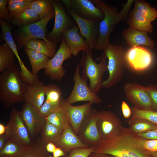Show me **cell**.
I'll return each instance as SVG.
<instances>
[{
    "label": "cell",
    "mask_w": 157,
    "mask_h": 157,
    "mask_svg": "<svg viewBox=\"0 0 157 157\" xmlns=\"http://www.w3.org/2000/svg\"><path fill=\"white\" fill-rule=\"evenodd\" d=\"M138 135L129 128L122 126L113 137L101 140L94 152L115 157H154L138 143Z\"/></svg>",
    "instance_id": "obj_1"
},
{
    "label": "cell",
    "mask_w": 157,
    "mask_h": 157,
    "mask_svg": "<svg viewBox=\"0 0 157 157\" xmlns=\"http://www.w3.org/2000/svg\"><path fill=\"white\" fill-rule=\"evenodd\" d=\"M19 68L15 63L0 75V101L5 108L25 101L27 85L21 79Z\"/></svg>",
    "instance_id": "obj_2"
},
{
    "label": "cell",
    "mask_w": 157,
    "mask_h": 157,
    "mask_svg": "<svg viewBox=\"0 0 157 157\" xmlns=\"http://www.w3.org/2000/svg\"><path fill=\"white\" fill-rule=\"evenodd\" d=\"M90 0L104 13V18L99 23V35L94 49L104 50L110 44L109 37L111 33L119 22L127 17L130 8L134 0H128L119 13L116 7L110 6L103 1Z\"/></svg>",
    "instance_id": "obj_3"
},
{
    "label": "cell",
    "mask_w": 157,
    "mask_h": 157,
    "mask_svg": "<svg viewBox=\"0 0 157 157\" xmlns=\"http://www.w3.org/2000/svg\"><path fill=\"white\" fill-rule=\"evenodd\" d=\"M107 59L109 75L102 82V87L108 89L115 86L123 78L127 64L126 52L121 46L110 43L104 50Z\"/></svg>",
    "instance_id": "obj_4"
},
{
    "label": "cell",
    "mask_w": 157,
    "mask_h": 157,
    "mask_svg": "<svg viewBox=\"0 0 157 157\" xmlns=\"http://www.w3.org/2000/svg\"><path fill=\"white\" fill-rule=\"evenodd\" d=\"M92 56L91 50L88 49L84 53L79 63L82 68L81 76L89 79L90 88L97 94L102 87L103 76L107 70V58L103 52L97 63L94 60Z\"/></svg>",
    "instance_id": "obj_5"
},
{
    "label": "cell",
    "mask_w": 157,
    "mask_h": 157,
    "mask_svg": "<svg viewBox=\"0 0 157 157\" xmlns=\"http://www.w3.org/2000/svg\"><path fill=\"white\" fill-rule=\"evenodd\" d=\"M55 16L54 10L48 16L38 22L19 28L15 30L14 37L18 43L19 48L24 47L27 42L33 38L42 39L49 44L56 45V42L48 40L46 36L47 24Z\"/></svg>",
    "instance_id": "obj_6"
},
{
    "label": "cell",
    "mask_w": 157,
    "mask_h": 157,
    "mask_svg": "<svg viewBox=\"0 0 157 157\" xmlns=\"http://www.w3.org/2000/svg\"><path fill=\"white\" fill-rule=\"evenodd\" d=\"M80 63L76 67L73 78L74 82L72 90L66 99L68 103L72 104L79 101H88L93 104H99L102 102V99L93 92L87 84V78L81 76Z\"/></svg>",
    "instance_id": "obj_7"
},
{
    "label": "cell",
    "mask_w": 157,
    "mask_h": 157,
    "mask_svg": "<svg viewBox=\"0 0 157 157\" xmlns=\"http://www.w3.org/2000/svg\"><path fill=\"white\" fill-rule=\"evenodd\" d=\"M6 128L4 134L6 140L15 142L25 147L32 142L22 119L20 111L13 106L12 107L9 120Z\"/></svg>",
    "instance_id": "obj_8"
},
{
    "label": "cell",
    "mask_w": 157,
    "mask_h": 157,
    "mask_svg": "<svg viewBox=\"0 0 157 157\" xmlns=\"http://www.w3.org/2000/svg\"><path fill=\"white\" fill-rule=\"evenodd\" d=\"M60 47L57 52L49 59L44 74L52 81H59L65 76L66 70L63 67V62L72 57L70 50L64 38L62 36Z\"/></svg>",
    "instance_id": "obj_9"
},
{
    "label": "cell",
    "mask_w": 157,
    "mask_h": 157,
    "mask_svg": "<svg viewBox=\"0 0 157 157\" xmlns=\"http://www.w3.org/2000/svg\"><path fill=\"white\" fill-rule=\"evenodd\" d=\"M53 4L55 13L54 24L47 39L57 43L61 40L63 33L76 24L73 18L66 13L65 7L60 1H53Z\"/></svg>",
    "instance_id": "obj_10"
},
{
    "label": "cell",
    "mask_w": 157,
    "mask_h": 157,
    "mask_svg": "<svg viewBox=\"0 0 157 157\" xmlns=\"http://www.w3.org/2000/svg\"><path fill=\"white\" fill-rule=\"evenodd\" d=\"M67 13L73 18L77 24L81 35L85 38L89 49H95L99 35V22L84 18L79 16L71 7H65Z\"/></svg>",
    "instance_id": "obj_11"
},
{
    "label": "cell",
    "mask_w": 157,
    "mask_h": 157,
    "mask_svg": "<svg viewBox=\"0 0 157 157\" xmlns=\"http://www.w3.org/2000/svg\"><path fill=\"white\" fill-rule=\"evenodd\" d=\"M98 111L92 108L86 115L77 135L88 147H95L101 138L97 125Z\"/></svg>",
    "instance_id": "obj_12"
},
{
    "label": "cell",
    "mask_w": 157,
    "mask_h": 157,
    "mask_svg": "<svg viewBox=\"0 0 157 157\" xmlns=\"http://www.w3.org/2000/svg\"><path fill=\"white\" fill-rule=\"evenodd\" d=\"M96 122L101 140L113 137L122 126L119 118L109 110L98 112Z\"/></svg>",
    "instance_id": "obj_13"
},
{
    "label": "cell",
    "mask_w": 157,
    "mask_h": 157,
    "mask_svg": "<svg viewBox=\"0 0 157 157\" xmlns=\"http://www.w3.org/2000/svg\"><path fill=\"white\" fill-rule=\"evenodd\" d=\"M20 113L31 139L40 135L46 123V117L41 116L38 110L27 102L23 106Z\"/></svg>",
    "instance_id": "obj_14"
},
{
    "label": "cell",
    "mask_w": 157,
    "mask_h": 157,
    "mask_svg": "<svg viewBox=\"0 0 157 157\" xmlns=\"http://www.w3.org/2000/svg\"><path fill=\"white\" fill-rule=\"evenodd\" d=\"M124 93L135 107L144 110H153V106L145 87L135 83H128L123 87Z\"/></svg>",
    "instance_id": "obj_15"
},
{
    "label": "cell",
    "mask_w": 157,
    "mask_h": 157,
    "mask_svg": "<svg viewBox=\"0 0 157 157\" xmlns=\"http://www.w3.org/2000/svg\"><path fill=\"white\" fill-rule=\"evenodd\" d=\"M92 104L88 102L81 105L74 106L67 102L66 99L61 97L60 106L66 112L72 129L76 135L85 118L92 109Z\"/></svg>",
    "instance_id": "obj_16"
},
{
    "label": "cell",
    "mask_w": 157,
    "mask_h": 157,
    "mask_svg": "<svg viewBox=\"0 0 157 157\" xmlns=\"http://www.w3.org/2000/svg\"><path fill=\"white\" fill-rule=\"evenodd\" d=\"M127 64L133 70L140 71L145 70L151 65L152 55L147 49L140 46L132 47L126 54Z\"/></svg>",
    "instance_id": "obj_17"
},
{
    "label": "cell",
    "mask_w": 157,
    "mask_h": 157,
    "mask_svg": "<svg viewBox=\"0 0 157 157\" xmlns=\"http://www.w3.org/2000/svg\"><path fill=\"white\" fill-rule=\"evenodd\" d=\"M71 7L80 17L100 22L104 18L102 11L90 0H69Z\"/></svg>",
    "instance_id": "obj_18"
},
{
    "label": "cell",
    "mask_w": 157,
    "mask_h": 157,
    "mask_svg": "<svg viewBox=\"0 0 157 157\" xmlns=\"http://www.w3.org/2000/svg\"><path fill=\"white\" fill-rule=\"evenodd\" d=\"M78 26L75 24L72 28L65 31L62 35L72 54L74 56L81 51L85 52L89 49L87 42L80 34Z\"/></svg>",
    "instance_id": "obj_19"
},
{
    "label": "cell",
    "mask_w": 157,
    "mask_h": 157,
    "mask_svg": "<svg viewBox=\"0 0 157 157\" xmlns=\"http://www.w3.org/2000/svg\"><path fill=\"white\" fill-rule=\"evenodd\" d=\"M62 92L57 85L51 83L46 85V94L45 101L40 108L43 114L48 115L60 106Z\"/></svg>",
    "instance_id": "obj_20"
},
{
    "label": "cell",
    "mask_w": 157,
    "mask_h": 157,
    "mask_svg": "<svg viewBox=\"0 0 157 157\" xmlns=\"http://www.w3.org/2000/svg\"><path fill=\"white\" fill-rule=\"evenodd\" d=\"M123 37L129 46L134 47L144 45L151 48L155 46L154 41L149 37L147 32L138 30L131 27L123 30Z\"/></svg>",
    "instance_id": "obj_21"
},
{
    "label": "cell",
    "mask_w": 157,
    "mask_h": 157,
    "mask_svg": "<svg viewBox=\"0 0 157 157\" xmlns=\"http://www.w3.org/2000/svg\"><path fill=\"white\" fill-rule=\"evenodd\" d=\"M46 85L39 81L31 85H27L25 94V102L31 104L38 110L44 103L46 98Z\"/></svg>",
    "instance_id": "obj_22"
},
{
    "label": "cell",
    "mask_w": 157,
    "mask_h": 157,
    "mask_svg": "<svg viewBox=\"0 0 157 157\" xmlns=\"http://www.w3.org/2000/svg\"><path fill=\"white\" fill-rule=\"evenodd\" d=\"M55 144L57 147L62 149L65 153L76 148L89 147L74 133L71 127L63 131L61 138Z\"/></svg>",
    "instance_id": "obj_23"
},
{
    "label": "cell",
    "mask_w": 157,
    "mask_h": 157,
    "mask_svg": "<svg viewBox=\"0 0 157 157\" xmlns=\"http://www.w3.org/2000/svg\"><path fill=\"white\" fill-rule=\"evenodd\" d=\"M24 50L31 66V73L37 76L40 70L46 68L49 58L42 53L25 47Z\"/></svg>",
    "instance_id": "obj_24"
},
{
    "label": "cell",
    "mask_w": 157,
    "mask_h": 157,
    "mask_svg": "<svg viewBox=\"0 0 157 157\" xmlns=\"http://www.w3.org/2000/svg\"><path fill=\"white\" fill-rule=\"evenodd\" d=\"M127 24L130 27L147 32H152L153 26L138 12L133 9L129 12Z\"/></svg>",
    "instance_id": "obj_25"
},
{
    "label": "cell",
    "mask_w": 157,
    "mask_h": 157,
    "mask_svg": "<svg viewBox=\"0 0 157 157\" xmlns=\"http://www.w3.org/2000/svg\"><path fill=\"white\" fill-rule=\"evenodd\" d=\"M46 121L63 131L71 127L66 112L60 106L46 117Z\"/></svg>",
    "instance_id": "obj_26"
},
{
    "label": "cell",
    "mask_w": 157,
    "mask_h": 157,
    "mask_svg": "<svg viewBox=\"0 0 157 157\" xmlns=\"http://www.w3.org/2000/svg\"><path fill=\"white\" fill-rule=\"evenodd\" d=\"M56 46L49 44L44 40L33 38L27 42L24 47L42 53L49 58L56 53Z\"/></svg>",
    "instance_id": "obj_27"
},
{
    "label": "cell",
    "mask_w": 157,
    "mask_h": 157,
    "mask_svg": "<svg viewBox=\"0 0 157 157\" xmlns=\"http://www.w3.org/2000/svg\"><path fill=\"white\" fill-rule=\"evenodd\" d=\"M63 131L46 122L40 134V138L45 145L49 142L55 144L60 139Z\"/></svg>",
    "instance_id": "obj_28"
},
{
    "label": "cell",
    "mask_w": 157,
    "mask_h": 157,
    "mask_svg": "<svg viewBox=\"0 0 157 157\" xmlns=\"http://www.w3.org/2000/svg\"><path fill=\"white\" fill-rule=\"evenodd\" d=\"M40 20L37 13L29 8L21 14L12 17L10 23L20 28L37 22Z\"/></svg>",
    "instance_id": "obj_29"
},
{
    "label": "cell",
    "mask_w": 157,
    "mask_h": 157,
    "mask_svg": "<svg viewBox=\"0 0 157 157\" xmlns=\"http://www.w3.org/2000/svg\"><path fill=\"white\" fill-rule=\"evenodd\" d=\"M0 24L1 30V39L5 41L14 52L19 64L23 63L19 55L16 44L12 34V25L1 18Z\"/></svg>",
    "instance_id": "obj_30"
},
{
    "label": "cell",
    "mask_w": 157,
    "mask_h": 157,
    "mask_svg": "<svg viewBox=\"0 0 157 157\" xmlns=\"http://www.w3.org/2000/svg\"><path fill=\"white\" fill-rule=\"evenodd\" d=\"M48 152L46 145L41 141L40 138L32 141L26 147L22 157H47Z\"/></svg>",
    "instance_id": "obj_31"
},
{
    "label": "cell",
    "mask_w": 157,
    "mask_h": 157,
    "mask_svg": "<svg viewBox=\"0 0 157 157\" xmlns=\"http://www.w3.org/2000/svg\"><path fill=\"white\" fill-rule=\"evenodd\" d=\"M26 147L15 142L6 140L0 150V157H22Z\"/></svg>",
    "instance_id": "obj_32"
},
{
    "label": "cell",
    "mask_w": 157,
    "mask_h": 157,
    "mask_svg": "<svg viewBox=\"0 0 157 157\" xmlns=\"http://www.w3.org/2000/svg\"><path fill=\"white\" fill-rule=\"evenodd\" d=\"M15 55L8 45L5 43L0 46V72L2 73L14 63Z\"/></svg>",
    "instance_id": "obj_33"
},
{
    "label": "cell",
    "mask_w": 157,
    "mask_h": 157,
    "mask_svg": "<svg viewBox=\"0 0 157 157\" xmlns=\"http://www.w3.org/2000/svg\"><path fill=\"white\" fill-rule=\"evenodd\" d=\"M129 128L136 134L144 133L157 129V125L142 118H129L128 120Z\"/></svg>",
    "instance_id": "obj_34"
},
{
    "label": "cell",
    "mask_w": 157,
    "mask_h": 157,
    "mask_svg": "<svg viewBox=\"0 0 157 157\" xmlns=\"http://www.w3.org/2000/svg\"><path fill=\"white\" fill-rule=\"evenodd\" d=\"M134 9L138 12L149 22L157 18V10L144 0H135Z\"/></svg>",
    "instance_id": "obj_35"
},
{
    "label": "cell",
    "mask_w": 157,
    "mask_h": 157,
    "mask_svg": "<svg viewBox=\"0 0 157 157\" xmlns=\"http://www.w3.org/2000/svg\"><path fill=\"white\" fill-rule=\"evenodd\" d=\"M30 8L37 13L40 19L48 16L54 10L53 1L50 0H33Z\"/></svg>",
    "instance_id": "obj_36"
},
{
    "label": "cell",
    "mask_w": 157,
    "mask_h": 157,
    "mask_svg": "<svg viewBox=\"0 0 157 157\" xmlns=\"http://www.w3.org/2000/svg\"><path fill=\"white\" fill-rule=\"evenodd\" d=\"M33 0H9L8 8L12 17L18 15L30 8Z\"/></svg>",
    "instance_id": "obj_37"
},
{
    "label": "cell",
    "mask_w": 157,
    "mask_h": 157,
    "mask_svg": "<svg viewBox=\"0 0 157 157\" xmlns=\"http://www.w3.org/2000/svg\"><path fill=\"white\" fill-rule=\"evenodd\" d=\"M131 118L145 119L157 125V111L141 110L135 107L131 108Z\"/></svg>",
    "instance_id": "obj_38"
},
{
    "label": "cell",
    "mask_w": 157,
    "mask_h": 157,
    "mask_svg": "<svg viewBox=\"0 0 157 157\" xmlns=\"http://www.w3.org/2000/svg\"><path fill=\"white\" fill-rule=\"evenodd\" d=\"M95 147L78 148L72 149L67 157H89L94 152Z\"/></svg>",
    "instance_id": "obj_39"
},
{
    "label": "cell",
    "mask_w": 157,
    "mask_h": 157,
    "mask_svg": "<svg viewBox=\"0 0 157 157\" xmlns=\"http://www.w3.org/2000/svg\"><path fill=\"white\" fill-rule=\"evenodd\" d=\"M138 140L139 144L146 151L157 152V140H146L138 135Z\"/></svg>",
    "instance_id": "obj_40"
},
{
    "label": "cell",
    "mask_w": 157,
    "mask_h": 157,
    "mask_svg": "<svg viewBox=\"0 0 157 157\" xmlns=\"http://www.w3.org/2000/svg\"><path fill=\"white\" fill-rule=\"evenodd\" d=\"M145 87L151 101L153 110L157 111V84H150Z\"/></svg>",
    "instance_id": "obj_41"
},
{
    "label": "cell",
    "mask_w": 157,
    "mask_h": 157,
    "mask_svg": "<svg viewBox=\"0 0 157 157\" xmlns=\"http://www.w3.org/2000/svg\"><path fill=\"white\" fill-rule=\"evenodd\" d=\"M8 0H0V17L8 23H10L12 17L6 5Z\"/></svg>",
    "instance_id": "obj_42"
},
{
    "label": "cell",
    "mask_w": 157,
    "mask_h": 157,
    "mask_svg": "<svg viewBox=\"0 0 157 157\" xmlns=\"http://www.w3.org/2000/svg\"><path fill=\"white\" fill-rule=\"evenodd\" d=\"M142 138L148 140H157V129L137 134Z\"/></svg>",
    "instance_id": "obj_43"
},
{
    "label": "cell",
    "mask_w": 157,
    "mask_h": 157,
    "mask_svg": "<svg viewBox=\"0 0 157 157\" xmlns=\"http://www.w3.org/2000/svg\"><path fill=\"white\" fill-rule=\"evenodd\" d=\"M121 108L124 117L126 119L129 118L131 116V109L126 101H122Z\"/></svg>",
    "instance_id": "obj_44"
},
{
    "label": "cell",
    "mask_w": 157,
    "mask_h": 157,
    "mask_svg": "<svg viewBox=\"0 0 157 157\" xmlns=\"http://www.w3.org/2000/svg\"><path fill=\"white\" fill-rule=\"evenodd\" d=\"M53 154L52 157H60L64 156L65 155L63 150L58 147H57Z\"/></svg>",
    "instance_id": "obj_45"
},
{
    "label": "cell",
    "mask_w": 157,
    "mask_h": 157,
    "mask_svg": "<svg viewBox=\"0 0 157 157\" xmlns=\"http://www.w3.org/2000/svg\"><path fill=\"white\" fill-rule=\"evenodd\" d=\"M56 148V145L52 142H49L46 145V149L48 153H53Z\"/></svg>",
    "instance_id": "obj_46"
},
{
    "label": "cell",
    "mask_w": 157,
    "mask_h": 157,
    "mask_svg": "<svg viewBox=\"0 0 157 157\" xmlns=\"http://www.w3.org/2000/svg\"><path fill=\"white\" fill-rule=\"evenodd\" d=\"M6 140V138L4 134L0 135V150L4 147Z\"/></svg>",
    "instance_id": "obj_47"
},
{
    "label": "cell",
    "mask_w": 157,
    "mask_h": 157,
    "mask_svg": "<svg viewBox=\"0 0 157 157\" xmlns=\"http://www.w3.org/2000/svg\"><path fill=\"white\" fill-rule=\"evenodd\" d=\"M91 157H115L113 156L102 153H93Z\"/></svg>",
    "instance_id": "obj_48"
},
{
    "label": "cell",
    "mask_w": 157,
    "mask_h": 157,
    "mask_svg": "<svg viewBox=\"0 0 157 157\" xmlns=\"http://www.w3.org/2000/svg\"><path fill=\"white\" fill-rule=\"evenodd\" d=\"M6 128L5 125L2 123H0V135L5 134Z\"/></svg>",
    "instance_id": "obj_49"
},
{
    "label": "cell",
    "mask_w": 157,
    "mask_h": 157,
    "mask_svg": "<svg viewBox=\"0 0 157 157\" xmlns=\"http://www.w3.org/2000/svg\"><path fill=\"white\" fill-rule=\"evenodd\" d=\"M148 152L154 157H157V152L148 151Z\"/></svg>",
    "instance_id": "obj_50"
},
{
    "label": "cell",
    "mask_w": 157,
    "mask_h": 157,
    "mask_svg": "<svg viewBox=\"0 0 157 157\" xmlns=\"http://www.w3.org/2000/svg\"><path fill=\"white\" fill-rule=\"evenodd\" d=\"M47 157H52V156L50 155V156H49Z\"/></svg>",
    "instance_id": "obj_51"
}]
</instances>
